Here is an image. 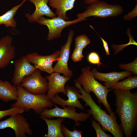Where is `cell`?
<instances>
[{"mask_svg": "<svg viewBox=\"0 0 137 137\" xmlns=\"http://www.w3.org/2000/svg\"><path fill=\"white\" fill-rule=\"evenodd\" d=\"M60 52V50H58L52 55L46 56L41 55L35 52L27 54L26 56L36 68L50 74L54 72L53 63L58 59Z\"/></svg>", "mask_w": 137, "mask_h": 137, "instance_id": "8fae6325", "label": "cell"}, {"mask_svg": "<svg viewBox=\"0 0 137 137\" xmlns=\"http://www.w3.org/2000/svg\"><path fill=\"white\" fill-rule=\"evenodd\" d=\"M7 128L14 130L16 137H25L26 134L31 135L33 134L27 119L21 113L11 116L0 122V130Z\"/></svg>", "mask_w": 137, "mask_h": 137, "instance_id": "ba28073f", "label": "cell"}, {"mask_svg": "<svg viewBox=\"0 0 137 137\" xmlns=\"http://www.w3.org/2000/svg\"><path fill=\"white\" fill-rule=\"evenodd\" d=\"M99 0H84L85 4L87 5H89L91 4L98 1Z\"/></svg>", "mask_w": 137, "mask_h": 137, "instance_id": "4dcf8cb0", "label": "cell"}, {"mask_svg": "<svg viewBox=\"0 0 137 137\" xmlns=\"http://www.w3.org/2000/svg\"><path fill=\"white\" fill-rule=\"evenodd\" d=\"M87 19L80 17L72 21H68L58 16L52 19H47L42 16L37 22L40 24L46 25L47 27L49 32L47 39L48 41H50L60 38L61 36L62 30L65 27Z\"/></svg>", "mask_w": 137, "mask_h": 137, "instance_id": "52a82bcc", "label": "cell"}, {"mask_svg": "<svg viewBox=\"0 0 137 137\" xmlns=\"http://www.w3.org/2000/svg\"><path fill=\"white\" fill-rule=\"evenodd\" d=\"M90 43V40L85 34L78 36L75 38V48L71 56L73 61L78 62L82 59L84 57L83 49Z\"/></svg>", "mask_w": 137, "mask_h": 137, "instance_id": "ffe728a7", "label": "cell"}, {"mask_svg": "<svg viewBox=\"0 0 137 137\" xmlns=\"http://www.w3.org/2000/svg\"><path fill=\"white\" fill-rule=\"evenodd\" d=\"M55 108L52 109H45L40 114L41 116L48 119L55 117L67 118L73 120L75 122V126L80 125L79 122H84L90 117L88 113L76 112L75 107L67 106L61 109L55 105Z\"/></svg>", "mask_w": 137, "mask_h": 137, "instance_id": "8992f818", "label": "cell"}, {"mask_svg": "<svg viewBox=\"0 0 137 137\" xmlns=\"http://www.w3.org/2000/svg\"><path fill=\"white\" fill-rule=\"evenodd\" d=\"M20 85L26 91L33 94H45L48 91V81L37 68L32 74L25 77Z\"/></svg>", "mask_w": 137, "mask_h": 137, "instance_id": "9c48e42d", "label": "cell"}, {"mask_svg": "<svg viewBox=\"0 0 137 137\" xmlns=\"http://www.w3.org/2000/svg\"><path fill=\"white\" fill-rule=\"evenodd\" d=\"M91 125L95 129L97 137H111L112 136L106 133L102 129L98 122L97 123L93 118L91 119Z\"/></svg>", "mask_w": 137, "mask_h": 137, "instance_id": "4316f807", "label": "cell"}, {"mask_svg": "<svg viewBox=\"0 0 137 137\" xmlns=\"http://www.w3.org/2000/svg\"><path fill=\"white\" fill-rule=\"evenodd\" d=\"M76 0H49V5L56 9L55 14L57 16L65 20L69 19L66 13L72 9Z\"/></svg>", "mask_w": 137, "mask_h": 137, "instance_id": "ac0fdd59", "label": "cell"}, {"mask_svg": "<svg viewBox=\"0 0 137 137\" xmlns=\"http://www.w3.org/2000/svg\"><path fill=\"white\" fill-rule=\"evenodd\" d=\"M91 68L89 66L82 68V74L75 80L82 86L88 93L93 92L97 97L99 104H102L110 114L112 111L107 97L108 93L112 89H108L96 80L90 71Z\"/></svg>", "mask_w": 137, "mask_h": 137, "instance_id": "277c9868", "label": "cell"}, {"mask_svg": "<svg viewBox=\"0 0 137 137\" xmlns=\"http://www.w3.org/2000/svg\"><path fill=\"white\" fill-rule=\"evenodd\" d=\"M74 81L76 86L81 94H79V98L84 101L85 106L90 108L87 110V113L92 115L95 120L101 124L104 130L110 132L115 137H123V131L117 122L116 116L114 113L112 112L110 115L107 113L96 104L89 93H87L79 83Z\"/></svg>", "mask_w": 137, "mask_h": 137, "instance_id": "7a4b0ae2", "label": "cell"}, {"mask_svg": "<svg viewBox=\"0 0 137 137\" xmlns=\"http://www.w3.org/2000/svg\"></svg>", "mask_w": 137, "mask_h": 137, "instance_id": "d6a6232c", "label": "cell"}, {"mask_svg": "<svg viewBox=\"0 0 137 137\" xmlns=\"http://www.w3.org/2000/svg\"><path fill=\"white\" fill-rule=\"evenodd\" d=\"M116 113L121 121L120 126L126 137H131L136 126L137 92L114 89Z\"/></svg>", "mask_w": 137, "mask_h": 137, "instance_id": "6da1fadb", "label": "cell"}, {"mask_svg": "<svg viewBox=\"0 0 137 137\" xmlns=\"http://www.w3.org/2000/svg\"><path fill=\"white\" fill-rule=\"evenodd\" d=\"M124 12L122 7L118 4H111L104 1H99L93 3L87 7L83 13L77 15V18L93 16L101 18L116 17Z\"/></svg>", "mask_w": 137, "mask_h": 137, "instance_id": "5b68a950", "label": "cell"}, {"mask_svg": "<svg viewBox=\"0 0 137 137\" xmlns=\"http://www.w3.org/2000/svg\"><path fill=\"white\" fill-rule=\"evenodd\" d=\"M33 4L36 7L35 11L31 14L27 13L25 16L28 22L30 23L37 22L40 18L43 15L53 18L56 15L50 9L47 5L49 0H28Z\"/></svg>", "mask_w": 137, "mask_h": 137, "instance_id": "e0dca14e", "label": "cell"}, {"mask_svg": "<svg viewBox=\"0 0 137 137\" xmlns=\"http://www.w3.org/2000/svg\"><path fill=\"white\" fill-rule=\"evenodd\" d=\"M73 131H70L63 125H61V129L63 136L66 137H81L83 132L81 131L74 128Z\"/></svg>", "mask_w": 137, "mask_h": 137, "instance_id": "d4e9b609", "label": "cell"}, {"mask_svg": "<svg viewBox=\"0 0 137 137\" xmlns=\"http://www.w3.org/2000/svg\"><path fill=\"white\" fill-rule=\"evenodd\" d=\"M65 88L66 90V95L68 97V99H63L57 93L50 98L53 103L60 105L63 107L66 106H71L84 110V106L78 100L79 90H77L75 87H71L68 85H66Z\"/></svg>", "mask_w": 137, "mask_h": 137, "instance_id": "9a60e30c", "label": "cell"}, {"mask_svg": "<svg viewBox=\"0 0 137 137\" xmlns=\"http://www.w3.org/2000/svg\"><path fill=\"white\" fill-rule=\"evenodd\" d=\"M91 72L95 79L105 82V86L108 89L111 88L119 80L130 76L132 74L131 72L127 71L120 72L101 73L98 72L96 68H93Z\"/></svg>", "mask_w": 137, "mask_h": 137, "instance_id": "2e32d148", "label": "cell"}, {"mask_svg": "<svg viewBox=\"0 0 137 137\" xmlns=\"http://www.w3.org/2000/svg\"><path fill=\"white\" fill-rule=\"evenodd\" d=\"M13 39L12 36L7 35L0 39V69L6 67L16 57Z\"/></svg>", "mask_w": 137, "mask_h": 137, "instance_id": "4fadbf2b", "label": "cell"}, {"mask_svg": "<svg viewBox=\"0 0 137 137\" xmlns=\"http://www.w3.org/2000/svg\"><path fill=\"white\" fill-rule=\"evenodd\" d=\"M74 34V30L71 29L68 33L67 41L64 44L61 46L58 59L53 67L54 72L62 73L64 76L70 78L73 76V72L69 69L68 62Z\"/></svg>", "mask_w": 137, "mask_h": 137, "instance_id": "30bf717a", "label": "cell"}, {"mask_svg": "<svg viewBox=\"0 0 137 137\" xmlns=\"http://www.w3.org/2000/svg\"><path fill=\"white\" fill-rule=\"evenodd\" d=\"M14 70L12 81L13 85L21 84L23 79L32 74L36 68L31 65L26 56L14 61Z\"/></svg>", "mask_w": 137, "mask_h": 137, "instance_id": "7c38bea8", "label": "cell"}, {"mask_svg": "<svg viewBox=\"0 0 137 137\" xmlns=\"http://www.w3.org/2000/svg\"><path fill=\"white\" fill-rule=\"evenodd\" d=\"M97 34L100 37L102 41L103 46L105 51L106 55H110V53L107 42L103 38L101 37L98 33H97Z\"/></svg>", "mask_w": 137, "mask_h": 137, "instance_id": "f546056e", "label": "cell"}, {"mask_svg": "<svg viewBox=\"0 0 137 137\" xmlns=\"http://www.w3.org/2000/svg\"><path fill=\"white\" fill-rule=\"evenodd\" d=\"M16 86L18 99L12 107H21L25 111L32 109L35 113L40 114L45 109L53 106V102L45 94H31L26 91L20 84Z\"/></svg>", "mask_w": 137, "mask_h": 137, "instance_id": "3957f363", "label": "cell"}, {"mask_svg": "<svg viewBox=\"0 0 137 137\" xmlns=\"http://www.w3.org/2000/svg\"><path fill=\"white\" fill-rule=\"evenodd\" d=\"M25 111L22 107H15L5 110H0V120L8 115L13 116L18 114H21Z\"/></svg>", "mask_w": 137, "mask_h": 137, "instance_id": "cb8c5ba5", "label": "cell"}, {"mask_svg": "<svg viewBox=\"0 0 137 137\" xmlns=\"http://www.w3.org/2000/svg\"><path fill=\"white\" fill-rule=\"evenodd\" d=\"M18 92L16 86L9 82L3 81L0 79V99L5 102L16 100Z\"/></svg>", "mask_w": 137, "mask_h": 137, "instance_id": "d6986e66", "label": "cell"}, {"mask_svg": "<svg viewBox=\"0 0 137 137\" xmlns=\"http://www.w3.org/2000/svg\"><path fill=\"white\" fill-rule=\"evenodd\" d=\"M40 117L46 123L48 127V133L43 137H64L61 129V123L65 119V118L59 117L56 119H50L44 117Z\"/></svg>", "mask_w": 137, "mask_h": 137, "instance_id": "44dd1931", "label": "cell"}, {"mask_svg": "<svg viewBox=\"0 0 137 137\" xmlns=\"http://www.w3.org/2000/svg\"><path fill=\"white\" fill-rule=\"evenodd\" d=\"M26 1L23 0L20 4L13 7L3 15L0 16V25L4 24L6 27H15L16 22L14 17L19 8Z\"/></svg>", "mask_w": 137, "mask_h": 137, "instance_id": "7402d4cb", "label": "cell"}, {"mask_svg": "<svg viewBox=\"0 0 137 137\" xmlns=\"http://www.w3.org/2000/svg\"><path fill=\"white\" fill-rule=\"evenodd\" d=\"M119 67L122 69L131 72L135 75L137 74V58L133 61L127 64H119Z\"/></svg>", "mask_w": 137, "mask_h": 137, "instance_id": "484cf974", "label": "cell"}, {"mask_svg": "<svg viewBox=\"0 0 137 137\" xmlns=\"http://www.w3.org/2000/svg\"><path fill=\"white\" fill-rule=\"evenodd\" d=\"M60 73L54 72L46 77V79L48 82V89L46 96L50 99L55 94L60 92L66 95L65 85L71 78L61 75Z\"/></svg>", "mask_w": 137, "mask_h": 137, "instance_id": "5bb4252c", "label": "cell"}, {"mask_svg": "<svg viewBox=\"0 0 137 137\" xmlns=\"http://www.w3.org/2000/svg\"><path fill=\"white\" fill-rule=\"evenodd\" d=\"M88 61L93 64H97L98 66L103 65L100 61V58L96 52H92L89 55L88 57Z\"/></svg>", "mask_w": 137, "mask_h": 137, "instance_id": "83f0119b", "label": "cell"}, {"mask_svg": "<svg viewBox=\"0 0 137 137\" xmlns=\"http://www.w3.org/2000/svg\"><path fill=\"white\" fill-rule=\"evenodd\" d=\"M137 87V76L129 77L122 81L117 82L111 88L124 91H130Z\"/></svg>", "mask_w": 137, "mask_h": 137, "instance_id": "603a6c76", "label": "cell"}, {"mask_svg": "<svg viewBox=\"0 0 137 137\" xmlns=\"http://www.w3.org/2000/svg\"><path fill=\"white\" fill-rule=\"evenodd\" d=\"M137 5L136 4L134 8L131 12L128 13L127 15H125L123 18L127 20H130L136 17L137 15Z\"/></svg>", "mask_w": 137, "mask_h": 137, "instance_id": "f1b7e54d", "label": "cell"}, {"mask_svg": "<svg viewBox=\"0 0 137 137\" xmlns=\"http://www.w3.org/2000/svg\"><path fill=\"white\" fill-rule=\"evenodd\" d=\"M137 0H135V1H137Z\"/></svg>", "mask_w": 137, "mask_h": 137, "instance_id": "1f68e13d", "label": "cell"}]
</instances>
